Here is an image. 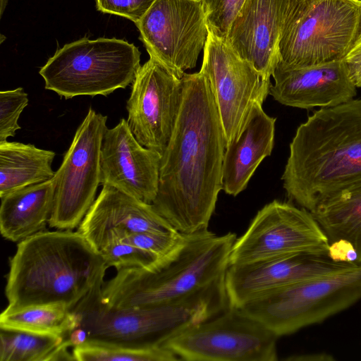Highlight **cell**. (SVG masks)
Wrapping results in <instances>:
<instances>
[{
    "instance_id": "cell-25",
    "label": "cell",
    "mask_w": 361,
    "mask_h": 361,
    "mask_svg": "<svg viewBox=\"0 0 361 361\" xmlns=\"http://www.w3.org/2000/svg\"><path fill=\"white\" fill-rule=\"evenodd\" d=\"M75 313L61 305H45L16 310L5 309L0 315V329L68 336L77 327Z\"/></svg>"
},
{
    "instance_id": "cell-30",
    "label": "cell",
    "mask_w": 361,
    "mask_h": 361,
    "mask_svg": "<svg viewBox=\"0 0 361 361\" xmlns=\"http://www.w3.org/2000/svg\"><path fill=\"white\" fill-rule=\"evenodd\" d=\"M245 0H204L208 27L226 39L229 27Z\"/></svg>"
},
{
    "instance_id": "cell-28",
    "label": "cell",
    "mask_w": 361,
    "mask_h": 361,
    "mask_svg": "<svg viewBox=\"0 0 361 361\" xmlns=\"http://www.w3.org/2000/svg\"><path fill=\"white\" fill-rule=\"evenodd\" d=\"M122 240L156 256L159 260L173 254L182 244L184 234L179 232L156 233L122 231Z\"/></svg>"
},
{
    "instance_id": "cell-15",
    "label": "cell",
    "mask_w": 361,
    "mask_h": 361,
    "mask_svg": "<svg viewBox=\"0 0 361 361\" xmlns=\"http://www.w3.org/2000/svg\"><path fill=\"white\" fill-rule=\"evenodd\" d=\"M353 264L335 261L328 253H299L229 265L224 281L230 306L239 308L283 287Z\"/></svg>"
},
{
    "instance_id": "cell-26",
    "label": "cell",
    "mask_w": 361,
    "mask_h": 361,
    "mask_svg": "<svg viewBox=\"0 0 361 361\" xmlns=\"http://www.w3.org/2000/svg\"><path fill=\"white\" fill-rule=\"evenodd\" d=\"M77 361H175L179 358L163 347L134 348L96 342L73 348Z\"/></svg>"
},
{
    "instance_id": "cell-24",
    "label": "cell",
    "mask_w": 361,
    "mask_h": 361,
    "mask_svg": "<svg viewBox=\"0 0 361 361\" xmlns=\"http://www.w3.org/2000/svg\"><path fill=\"white\" fill-rule=\"evenodd\" d=\"M67 336L1 329L0 361L75 360Z\"/></svg>"
},
{
    "instance_id": "cell-9",
    "label": "cell",
    "mask_w": 361,
    "mask_h": 361,
    "mask_svg": "<svg viewBox=\"0 0 361 361\" xmlns=\"http://www.w3.org/2000/svg\"><path fill=\"white\" fill-rule=\"evenodd\" d=\"M278 338L258 320L230 306L161 346L188 361H276Z\"/></svg>"
},
{
    "instance_id": "cell-1",
    "label": "cell",
    "mask_w": 361,
    "mask_h": 361,
    "mask_svg": "<svg viewBox=\"0 0 361 361\" xmlns=\"http://www.w3.org/2000/svg\"><path fill=\"white\" fill-rule=\"evenodd\" d=\"M176 123L161 154L152 204L178 232L207 229L222 190L224 130L209 80L185 73Z\"/></svg>"
},
{
    "instance_id": "cell-33",
    "label": "cell",
    "mask_w": 361,
    "mask_h": 361,
    "mask_svg": "<svg viewBox=\"0 0 361 361\" xmlns=\"http://www.w3.org/2000/svg\"><path fill=\"white\" fill-rule=\"evenodd\" d=\"M286 360H294V361H329L334 360V358L329 354L324 353L309 354V355H294L286 359Z\"/></svg>"
},
{
    "instance_id": "cell-7",
    "label": "cell",
    "mask_w": 361,
    "mask_h": 361,
    "mask_svg": "<svg viewBox=\"0 0 361 361\" xmlns=\"http://www.w3.org/2000/svg\"><path fill=\"white\" fill-rule=\"evenodd\" d=\"M140 51L115 37H83L59 49L40 68L45 89L71 99L107 96L132 83L140 67Z\"/></svg>"
},
{
    "instance_id": "cell-11",
    "label": "cell",
    "mask_w": 361,
    "mask_h": 361,
    "mask_svg": "<svg viewBox=\"0 0 361 361\" xmlns=\"http://www.w3.org/2000/svg\"><path fill=\"white\" fill-rule=\"evenodd\" d=\"M329 239L312 214L274 200L258 211L245 233L234 242L229 265L299 253H328Z\"/></svg>"
},
{
    "instance_id": "cell-31",
    "label": "cell",
    "mask_w": 361,
    "mask_h": 361,
    "mask_svg": "<svg viewBox=\"0 0 361 361\" xmlns=\"http://www.w3.org/2000/svg\"><path fill=\"white\" fill-rule=\"evenodd\" d=\"M155 0H96L97 10L137 23Z\"/></svg>"
},
{
    "instance_id": "cell-27",
    "label": "cell",
    "mask_w": 361,
    "mask_h": 361,
    "mask_svg": "<svg viewBox=\"0 0 361 361\" xmlns=\"http://www.w3.org/2000/svg\"><path fill=\"white\" fill-rule=\"evenodd\" d=\"M121 238V229L110 231L96 248L108 267H113L117 271L131 267L150 269L160 261L152 253Z\"/></svg>"
},
{
    "instance_id": "cell-6",
    "label": "cell",
    "mask_w": 361,
    "mask_h": 361,
    "mask_svg": "<svg viewBox=\"0 0 361 361\" xmlns=\"http://www.w3.org/2000/svg\"><path fill=\"white\" fill-rule=\"evenodd\" d=\"M360 35L361 0H290L277 66L299 68L343 60Z\"/></svg>"
},
{
    "instance_id": "cell-20",
    "label": "cell",
    "mask_w": 361,
    "mask_h": 361,
    "mask_svg": "<svg viewBox=\"0 0 361 361\" xmlns=\"http://www.w3.org/2000/svg\"><path fill=\"white\" fill-rule=\"evenodd\" d=\"M276 120L262 104L252 106L239 135L225 148L222 190L226 194L236 196L244 190L259 164L271 154Z\"/></svg>"
},
{
    "instance_id": "cell-21",
    "label": "cell",
    "mask_w": 361,
    "mask_h": 361,
    "mask_svg": "<svg viewBox=\"0 0 361 361\" xmlns=\"http://www.w3.org/2000/svg\"><path fill=\"white\" fill-rule=\"evenodd\" d=\"M56 178L15 190L1 199L0 231L12 242H20L42 231L51 217Z\"/></svg>"
},
{
    "instance_id": "cell-18",
    "label": "cell",
    "mask_w": 361,
    "mask_h": 361,
    "mask_svg": "<svg viewBox=\"0 0 361 361\" xmlns=\"http://www.w3.org/2000/svg\"><path fill=\"white\" fill-rule=\"evenodd\" d=\"M269 94L281 104L309 109L332 107L357 95L343 60L299 68L276 67Z\"/></svg>"
},
{
    "instance_id": "cell-16",
    "label": "cell",
    "mask_w": 361,
    "mask_h": 361,
    "mask_svg": "<svg viewBox=\"0 0 361 361\" xmlns=\"http://www.w3.org/2000/svg\"><path fill=\"white\" fill-rule=\"evenodd\" d=\"M161 154L141 145L127 120L106 130L100 156L101 184L152 204L159 188Z\"/></svg>"
},
{
    "instance_id": "cell-14",
    "label": "cell",
    "mask_w": 361,
    "mask_h": 361,
    "mask_svg": "<svg viewBox=\"0 0 361 361\" xmlns=\"http://www.w3.org/2000/svg\"><path fill=\"white\" fill-rule=\"evenodd\" d=\"M182 80L156 59L140 66L126 103L127 122L137 142L163 154L172 135L182 97Z\"/></svg>"
},
{
    "instance_id": "cell-13",
    "label": "cell",
    "mask_w": 361,
    "mask_h": 361,
    "mask_svg": "<svg viewBox=\"0 0 361 361\" xmlns=\"http://www.w3.org/2000/svg\"><path fill=\"white\" fill-rule=\"evenodd\" d=\"M208 29L200 70L210 85L226 148L239 135L252 106L264 103L271 83L242 59L226 39Z\"/></svg>"
},
{
    "instance_id": "cell-5",
    "label": "cell",
    "mask_w": 361,
    "mask_h": 361,
    "mask_svg": "<svg viewBox=\"0 0 361 361\" xmlns=\"http://www.w3.org/2000/svg\"><path fill=\"white\" fill-rule=\"evenodd\" d=\"M236 235L204 229L184 234L180 246L150 269L117 271L104 283L102 299L117 308L146 307L173 301L224 277Z\"/></svg>"
},
{
    "instance_id": "cell-29",
    "label": "cell",
    "mask_w": 361,
    "mask_h": 361,
    "mask_svg": "<svg viewBox=\"0 0 361 361\" xmlns=\"http://www.w3.org/2000/svg\"><path fill=\"white\" fill-rule=\"evenodd\" d=\"M28 101L23 87L0 92V142L15 136L20 128L18 119Z\"/></svg>"
},
{
    "instance_id": "cell-3",
    "label": "cell",
    "mask_w": 361,
    "mask_h": 361,
    "mask_svg": "<svg viewBox=\"0 0 361 361\" xmlns=\"http://www.w3.org/2000/svg\"><path fill=\"white\" fill-rule=\"evenodd\" d=\"M107 268L79 231L38 232L20 241L10 258L6 309L61 305L72 310Z\"/></svg>"
},
{
    "instance_id": "cell-17",
    "label": "cell",
    "mask_w": 361,
    "mask_h": 361,
    "mask_svg": "<svg viewBox=\"0 0 361 361\" xmlns=\"http://www.w3.org/2000/svg\"><path fill=\"white\" fill-rule=\"evenodd\" d=\"M290 0H245L232 21L226 40L264 79L279 60V44Z\"/></svg>"
},
{
    "instance_id": "cell-2",
    "label": "cell",
    "mask_w": 361,
    "mask_h": 361,
    "mask_svg": "<svg viewBox=\"0 0 361 361\" xmlns=\"http://www.w3.org/2000/svg\"><path fill=\"white\" fill-rule=\"evenodd\" d=\"M281 180L288 198L310 212L361 183V99L323 107L298 126Z\"/></svg>"
},
{
    "instance_id": "cell-19",
    "label": "cell",
    "mask_w": 361,
    "mask_h": 361,
    "mask_svg": "<svg viewBox=\"0 0 361 361\" xmlns=\"http://www.w3.org/2000/svg\"><path fill=\"white\" fill-rule=\"evenodd\" d=\"M173 233L177 231L149 204L111 186L103 185L79 225V231L96 249L110 231Z\"/></svg>"
},
{
    "instance_id": "cell-34",
    "label": "cell",
    "mask_w": 361,
    "mask_h": 361,
    "mask_svg": "<svg viewBox=\"0 0 361 361\" xmlns=\"http://www.w3.org/2000/svg\"><path fill=\"white\" fill-rule=\"evenodd\" d=\"M8 0H0V16H2L4 10L6 9Z\"/></svg>"
},
{
    "instance_id": "cell-23",
    "label": "cell",
    "mask_w": 361,
    "mask_h": 361,
    "mask_svg": "<svg viewBox=\"0 0 361 361\" xmlns=\"http://www.w3.org/2000/svg\"><path fill=\"white\" fill-rule=\"evenodd\" d=\"M54 157V152L34 145L7 140L0 142V197L52 178Z\"/></svg>"
},
{
    "instance_id": "cell-32",
    "label": "cell",
    "mask_w": 361,
    "mask_h": 361,
    "mask_svg": "<svg viewBox=\"0 0 361 361\" xmlns=\"http://www.w3.org/2000/svg\"><path fill=\"white\" fill-rule=\"evenodd\" d=\"M343 61L352 81L357 87H361V35Z\"/></svg>"
},
{
    "instance_id": "cell-12",
    "label": "cell",
    "mask_w": 361,
    "mask_h": 361,
    "mask_svg": "<svg viewBox=\"0 0 361 361\" xmlns=\"http://www.w3.org/2000/svg\"><path fill=\"white\" fill-rule=\"evenodd\" d=\"M135 25L149 57L180 79L196 66L209 30L204 0H155Z\"/></svg>"
},
{
    "instance_id": "cell-10",
    "label": "cell",
    "mask_w": 361,
    "mask_h": 361,
    "mask_svg": "<svg viewBox=\"0 0 361 361\" xmlns=\"http://www.w3.org/2000/svg\"><path fill=\"white\" fill-rule=\"evenodd\" d=\"M107 116L90 107L77 128L55 172L54 204L49 225L59 230L77 228L95 200L101 184L100 156Z\"/></svg>"
},
{
    "instance_id": "cell-4",
    "label": "cell",
    "mask_w": 361,
    "mask_h": 361,
    "mask_svg": "<svg viewBox=\"0 0 361 361\" xmlns=\"http://www.w3.org/2000/svg\"><path fill=\"white\" fill-rule=\"evenodd\" d=\"M104 277L71 310L87 341L134 348L161 346L230 307L224 277L181 298L146 307L117 308L102 299Z\"/></svg>"
},
{
    "instance_id": "cell-8",
    "label": "cell",
    "mask_w": 361,
    "mask_h": 361,
    "mask_svg": "<svg viewBox=\"0 0 361 361\" xmlns=\"http://www.w3.org/2000/svg\"><path fill=\"white\" fill-rule=\"evenodd\" d=\"M361 300V263L310 278L239 307L279 337L321 323Z\"/></svg>"
},
{
    "instance_id": "cell-22",
    "label": "cell",
    "mask_w": 361,
    "mask_h": 361,
    "mask_svg": "<svg viewBox=\"0 0 361 361\" xmlns=\"http://www.w3.org/2000/svg\"><path fill=\"white\" fill-rule=\"evenodd\" d=\"M311 213L329 243L345 245L361 263V183L329 197Z\"/></svg>"
}]
</instances>
